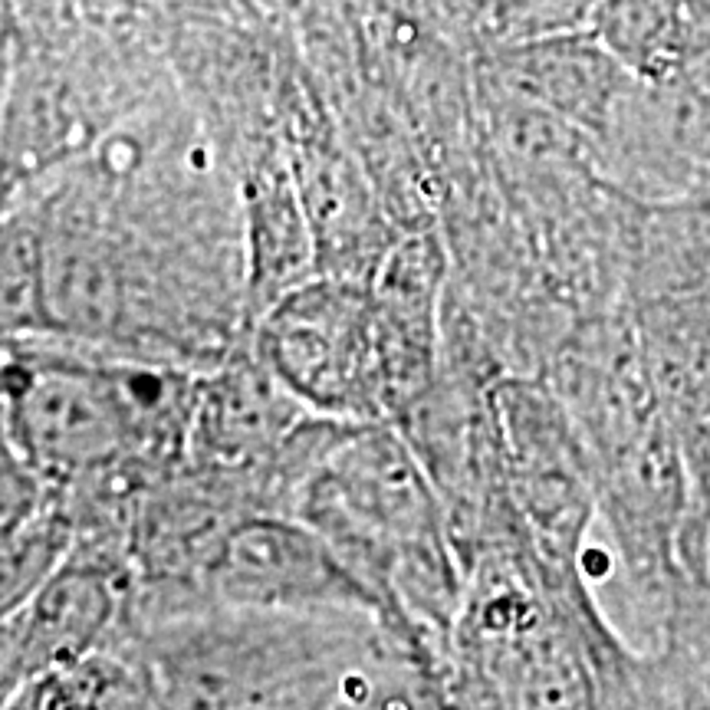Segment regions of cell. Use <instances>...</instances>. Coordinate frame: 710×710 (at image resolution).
<instances>
[{
    "label": "cell",
    "mask_w": 710,
    "mask_h": 710,
    "mask_svg": "<svg viewBox=\"0 0 710 710\" xmlns=\"http://www.w3.org/2000/svg\"><path fill=\"white\" fill-rule=\"evenodd\" d=\"M201 372L63 335L4 339V454L56 487L145 490L184 464Z\"/></svg>",
    "instance_id": "6da1fadb"
},
{
    "label": "cell",
    "mask_w": 710,
    "mask_h": 710,
    "mask_svg": "<svg viewBox=\"0 0 710 710\" xmlns=\"http://www.w3.org/2000/svg\"><path fill=\"white\" fill-rule=\"evenodd\" d=\"M296 520L329 543L382 605L411 664L444 658L467 595L444 503L395 424H349L303 487Z\"/></svg>",
    "instance_id": "7a4b0ae2"
},
{
    "label": "cell",
    "mask_w": 710,
    "mask_h": 710,
    "mask_svg": "<svg viewBox=\"0 0 710 710\" xmlns=\"http://www.w3.org/2000/svg\"><path fill=\"white\" fill-rule=\"evenodd\" d=\"M138 710H333L402 651L372 618L207 605L122 632Z\"/></svg>",
    "instance_id": "3957f363"
},
{
    "label": "cell",
    "mask_w": 710,
    "mask_h": 710,
    "mask_svg": "<svg viewBox=\"0 0 710 710\" xmlns=\"http://www.w3.org/2000/svg\"><path fill=\"white\" fill-rule=\"evenodd\" d=\"M263 365L319 418L395 424L392 359L368 283L313 276L250 329Z\"/></svg>",
    "instance_id": "277c9868"
},
{
    "label": "cell",
    "mask_w": 710,
    "mask_h": 710,
    "mask_svg": "<svg viewBox=\"0 0 710 710\" xmlns=\"http://www.w3.org/2000/svg\"><path fill=\"white\" fill-rule=\"evenodd\" d=\"M201 602L283 615H355L382 628V605L316 530L296 516L240 520L201 579Z\"/></svg>",
    "instance_id": "5b68a950"
},
{
    "label": "cell",
    "mask_w": 710,
    "mask_h": 710,
    "mask_svg": "<svg viewBox=\"0 0 710 710\" xmlns=\"http://www.w3.org/2000/svg\"><path fill=\"white\" fill-rule=\"evenodd\" d=\"M313 411L263 365L250 339L201 372L184 464L237 484L257 513L290 516L280 461Z\"/></svg>",
    "instance_id": "8992f818"
},
{
    "label": "cell",
    "mask_w": 710,
    "mask_h": 710,
    "mask_svg": "<svg viewBox=\"0 0 710 710\" xmlns=\"http://www.w3.org/2000/svg\"><path fill=\"white\" fill-rule=\"evenodd\" d=\"M129 602V563L76 546L30 599L4 615L0 694L7 697L50 667L105 651L125 628Z\"/></svg>",
    "instance_id": "52a82bcc"
},
{
    "label": "cell",
    "mask_w": 710,
    "mask_h": 710,
    "mask_svg": "<svg viewBox=\"0 0 710 710\" xmlns=\"http://www.w3.org/2000/svg\"><path fill=\"white\" fill-rule=\"evenodd\" d=\"M480 83L490 99L543 112L605 138L632 95L635 76L592 30H563L487 46Z\"/></svg>",
    "instance_id": "ba28073f"
},
{
    "label": "cell",
    "mask_w": 710,
    "mask_h": 710,
    "mask_svg": "<svg viewBox=\"0 0 710 710\" xmlns=\"http://www.w3.org/2000/svg\"><path fill=\"white\" fill-rule=\"evenodd\" d=\"M589 30L635 79L651 86L710 60V0H599Z\"/></svg>",
    "instance_id": "9c48e42d"
},
{
    "label": "cell",
    "mask_w": 710,
    "mask_h": 710,
    "mask_svg": "<svg viewBox=\"0 0 710 710\" xmlns=\"http://www.w3.org/2000/svg\"><path fill=\"white\" fill-rule=\"evenodd\" d=\"M4 710H135V674L122 654L99 651L30 677Z\"/></svg>",
    "instance_id": "30bf717a"
},
{
    "label": "cell",
    "mask_w": 710,
    "mask_h": 710,
    "mask_svg": "<svg viewBox=\"0 0 710 710\" xmlns=\"http://www.w3.org/2000/svg\"><path fill=\"white\" fill-rule=\"evenodd\" d=\"M333 710H424L418 671L404 651H395L368 667Z\"/></svg>",
    "instance_id": "8fae6325"
}]
</instances>
